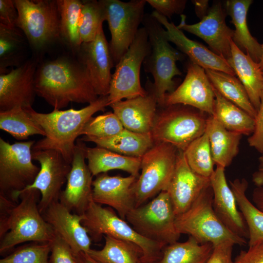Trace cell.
Here are the masks:
<instances>
[{
  "mask_svg": "<svg viewBox=\"0 0 263 263\" xmlns=\"http://www.w3.org/2000/svg\"><path fill=\"white\" fill-rule=\"evenodd\" d=\"M262 47V55L260 62L259 63V66L261 70L263 72V44H261Z\"/></svg>",
  "mask_w": 263,
  "mask_h": 263,
  "instance_id": "db71d44e",
  "label": "cell"
},
{
  "mask_svg": "<svg viewBox=\"0 0 263 263\" xmlns=\"http://www.w3.org/2000/svg\"><path fill=\"white\" fill-rule=\"evenodd\" d=\"M155 11L167 18L174 14H181L184 10L187 1L185 0H146Z\"/></svg>",
  "mask_w": 263,
  "mask_h": 263,
  "instance_id": "ee69618b",
  "label": "cell"
},
{
  "mask_svg": "<svg viewBox=\"0 0 263 263\" xmlns=\"http://www.w3.org/2000/svg\"><path fill=\"white\" fill-rule=\"evenodd\" d=\"M210 186V178L194 172L188 166L184 152L178 150L175 169L166 190L175 215L187 210L201 193Z\"/></svg>",
  "mask_w": 263,
  "mask_h": 263,
  "instance_id": "ffe728a7",
  "label": "cell"
},
{
  "mask_svg": "<svg viewBox=\"0 0 263 263\" xmlns=\"http://www.w3.org/2000/svg\"><path fill=\"white\" fill-rule=\"evenodd\" d=\"M227 62L244 86L253 106L258 111L263 91V75L258 63L231 41V57Z\"/></svg>",
  "mask_w": 263,
  "mask_h": 263,
  "instance_id": "484cf974",
  "label": "cell"
},
{
  "mask_svg": "<svg viewBox=\"0 0 263 263\" xmlns=\"http://www.w3.org/2000/svg\"><path fill=\"white\" fill-rule=\"evenodd\" d=\"M82 215L81 224L92 241L99 242L103 236H110L138 246L143 252L141 263H155L160 259L165 246L140 235L112 208L92 200Z\"/></svg>",
  "mask_w": 263,
  "mask_h": 263,
  "instance_id": "5b68a950",
  "label": "cell"
},
{
  "mask_svg": "<svg viewBox=\"0 0 263 263\" xmlns=\"http://www.w3.org/2000/svg\"><path fill=\"white\" fill-rule=\"evenodd\" d=\"M36 61L30 59L0 75V111L32 107L35 95Z\"/></svg>",
  "mask_w": 263,
  "mask_h": 263,
  "instance_id": "d6986e66",
  "label": "cell"
},
{
  "mask_svg": "<svg viewBox=\"0 0 263 263\" xmlns=\"http://www.w3.org/2000/svg\"><path fill=\"white\" fill-rule=\"evenodd\" d=\"M35 143L11 144L0 138V195L15 203L17 194L34 183L40 170L32 162Z\"/></svg>",
  "mask_w": 263,
  "mask_h": 263,
  "instance_id": "30bf717a",
  "label": "cell"
},
{
  "mask_svg": "<svg viewBox=\"0 0 263 263\" xmlns=\"http://www.w3.org/2000/svg\"><path fill=\"white\" fill-rule=\"evenodd\" d=\"M213 249L212 244H200L189 236L185 242L177 241L165 246L160 259L155 263H205Z\"/></svg>",
  "mask_w": 263,
  "mask_h": 263,
  "instance_id": "d6a6232c",
  "label": "cell"
},
{
  "mask_svg": "<svg viewBox=\"0 0 263 263\" xmlns=\"http://www.w3.org/2000/svg\"><path fill=\"white\" fill-rule=\"evenodd\" d=\"M234 194L249 233V247L263 242V211L255 206L246 195L248 182L246 179H236L230 181Z\"/></svg>",
  "mask_w": 263,
  "mask_h": 263,
  "instance_id": "4dcf8cb0",
  "label": "cell"
},
{
  "mask_svg": "<svg viewBox=\"0 0 263 263\" xmlns=\"http://www.w3.org/2000/svg\"><path fill=\"white\" fill-rule=\"evenodd\" d=\"M79 62L83 66L98 96L108 95L114 64L103 29L100 26L95 38L82 43Z\"/></svg>",
  "mask_w": 263,
  "mask_h": 263,
  "instance_id": "ac0fdd59",
  "label": "cell"
},
{
  "mask_svg": "<svg viewBox=\"0 0 263 263\" xmlns=\"http://www.w3.org/2000/svg\"><path fill=\"white\" fill-rule=\"evenodd\" d=\"M109 106L108 95L100 96L94 101L80 109H54L49 113L36 112L32 107L23 108L43 130L44 137L36 142L32 150H54L72 163L77 138L86 122L95 113L104 111Z\"/></svg>",
  "mask_w": 263,
  "mask_h": 263,
  "instance_id": "7a4b0ae2",
  "label": "cell"
},
{
  "mask_svg": "<svg viewBox=\"0 0 263 263\" xmlns=\"http://www.w3.org/2000/svg\"><path fill=\"white\" fill-rule=\"evenodd\" d=\"M226 13L221 3L215 2L199 22L187 24L186 16L182 14L181 22L177 26L201 38L208 45L211 51L227 61L231 57V41L234 30L226 24Z\"/></svg>",
  "mask_w": 263,
  "mask_h": 263,
  "instance_id": "2e32d148",
  "label": "cell"
},
{
  "mask_svg": "<svg viewBox=\"0 0 263 263\" xmlns=\"http://www.w3.org/2000/svg\"><path fill=\"white\" fill-rule=\"evenodd\" d=\"M194 4L195 11L197 17L201 20L208 13L209 8L208 0H192Z\"/></svg>",
  "mask_w": 263,
  "mask_h": 263,
  "instance_id": "681fc988",
  "label": "cell"
},
{
  "mask_svg": "<svg viewBox=\"0 0 263 263\" xmlns=\"http://www.w3.org/2000/svg\"><path fill=\"white\" fill-rule=\"evenodd\" d=\"M175 218L171 200L165 190L150 202L133 208L128 213L126 220L140 235L165 246L180 238Z\"/></svg>",
  "mask_w": 263,
  "mask_h": 263,
  "instance_id": "ba28073f",
  "label": "cell"
},
{
  "mask_svg": "<svg viewBox=\"0 0 263 263\" xmlns=\"http://www.w3.org/2000/svg\"><path fill=\"white\" fill-rule=\"evenodd\" d=\"M253 197L257 207L263 211V188L258 187L255 189Z\"/></svg>",
  "mask_w": 263,
  "mask_h": 263,
  "instance_id": "f907efd6",
  "label": "cell"
},
{
  "mask_svg": "<svg viewBox=\"0 0 263 263\" xmlns=\"http://www.w3.org/2000/svg\"><path fill=\"white\" fill-rule=\"evenodd\" d=\"M145 96L121 100L109 105L123 127L140 133H150L158 105L153 83L148 79Z\"/></svg>",
  "mask_w": 263,
  "mask_h": 263,
  "instance_id": "7402d4cb",
  "label": "cell"
},
{
  "mask_svg": "<svg viewBox=\"0 0 263 263\" xmlns=\"http://www.w3.org/2000/svg\"><path fill=\"white\" fill-rule=\"evenodd\" d=\"M39 191L31 188L17 194L18 202L12 209L7 224V233L0 239L1 254L26 242L51 243L56 234L45 220L38 207Z\"/></svg>",
  "mask_w": 263,
  "mask_h": 263,
  "instance_id": "3957f363",
  "label": "cell"
},
{
  "mask_svg": "<svg viewBox=\"0 0 263 263\" xmlns=\"http://www.w3.org/2000/svg\"><path fill=\"white\" fill-rule=\"evenodd\" d=\"M253 3L252 0H227L225 2L226 13L234 24L233 41L243 52L259 63L262 55V47L251 34L247 24V14Z\"/></svg>",
  "mask_w": 263,
  "mask_h": 263,
  "instance_id": "4316f807",
  "label": "cell"
},
{
  "mask_svg": "<svg viewBox=\"0 0 263 263\" xmlns=\"http://www.w3.org/2000/svg\"><path fill=\"white\" fill-rule=\"evenodd\" d=\"M49 263H77L70 246L56 235L50 243Z\"/></svg>",
  "mask_w": 263,
  "mask_h": 263,
  "instance_id": "7bdbcfd3",
  "label": "cell"
},
{
  "mask_svg": "<svg viewBox=\"0 0 263 263\" xmlns=\"http://www.w3.org/2000/svg\"><path fill=\"white\" fill-rule=\"evenodd\" d=\"M137 179L131 175L122 177L100 173L93 182V200L112 208L125 220L128 213L135 207L133 185Z\"/></svg>",
  "mask_w": 263,
  "mask_h": 263,
  "instance_id": "44dd1931",
  "label": "cell"
},
{
  "mask_svg": "<svg viewBox=\"0 0 263 263\" xmlns=\"http://www.w3.org/2000/svg\"><path fill=\"white\" fill-rule=\"evenodd\" d=\"M234 263H263V242L241 251Z\"/></svg>",
  "mask_w": 263,
  "mask_h": 263,
  "instance_id": "c3c4849f",
  "label": "cell"
},
{
  "mask_svg": "<svg viewBox=\"0 0 263 263\" xmlns=\"http://www.w3.org/2000/svg\"><path fill=\"white\" fill-rule=\"evenodd\" d=\"M252 180L258 187L263 188V166L259 167L258 170L253 174Z\"/></svg>",
  "mask_w": 263,
  "mask_h": 263,
  "instance_id": "f5cc1de1",
  "label": "cell"
},
{
  "mask_svg": "<svg viewBox=\"0 0 263 263\" xmlns=\"http://www.w3.org/2000/svg\"><path fill=\"white\" fill-rule=\"evenodd\" d=\"M32 157L40 164V170L34 183L22 191L34 188L39 191L41 198L38 207L42 214L51 205L59 201L72 166L54 150H32ZM16 197L19 201L17 195Z\"/></svg>",
  "mask_w": 263,
  "mask_h": 263,
  "instance_id": "5bb4252c",
  "label": "cell"
},
{
  "mask_svg": "<svg viewBox=\"0 0 263 263\" xmlns=\"http://www.w3.org/2000/svg\"><path fill=\"white\" fill-rule=\"evenodd\" d=\"M60 16V36L73 50L78 51L82 44L79 22L83 1L56 0Z\"/></svg>",
  "mask_w": 263,
  "mask_h": 263,
  "instance_id": "74e56055",
  "label": "cell"
},
{
  "mask_svg": "<svg viewBox=\"0 0 263 263\" xmlns=\"http://www.w3.org/2000/svg\"><path fill=\"white\" fill-rule=\"evenodd\" d=\"M215 101L213 114L225 129L242 135H251L254 129V118L224 97L214 87Z\"/></svg>",
  "mask_w": 263,
  "mask_h": 263,
  "instance_id": "1f68e13d",
  "label": "cell"
},
{
  "mask_svg": "<svg viewBox=\"0 0 263 263\" xmlns=\"http://www.w3.org/2000/svg\"><path fill=\"white\" fill-rule=\"evenodd\" d=\"M74 256L77 263H100L84 252H80Z\"/></svg>",
  "mask_w": 263,
  "mask_h": 263,
  "instance_id": "816d5d0a",
  "label": "cell"
},
{
  "mask_svg": "<svg viewBox=\"0 0 263 263\" xmlns=\"http://www.w3.org/2000/svg\"><path fill=\"white\" fill-rule=\"evenodd\" d=\"M190 169L197 174L210 178L214 172L208 134L206 131L183 151Z\"/></svg>",
  "mask_w": 263,
  "mask_h": 263,
  "instance_id": "f35d334b",
  "label": "cell"
},
{
  "mask_svg": "<svg viewBox=\"0 0 263 263\" xmlns=\"http://www.w3.org/2000/svg\"><path fill=\"white\" fill-rule=\"evenodd\" d=\"M86 145L77 140L71 169L59 201L73 213L82 215L93 200V175L85 162Z\"/></svg>",
  "mask_w": 263,
  "mask_h": 263,
  "instance_id": "e0dca14e",
  "label": "cell"
},
{
  "mask_svg": "<svg viewBox=\"0 0 263 263\" xmlns=\"http://www.w3.org/2000/svg\"><path fill=\"white\" fill-rule=\"evenodd\" d=\"M0 129L18 140L36 134L45 136L43 130L21 107L0 111Z\"/></svg>",
  "mask_w": 263,
  "mask_h": 263,
  "instance_id": "8d00e7d4",
  "label": "cell"
},
{
  "mask_svg": "<svg viewBox=\"0 0 263 263\" xmlns=\"http://www.w3.org/2000/svg\"><path fill=\"white\" fill-rule=\"evenodd\" d=\"M254 129L248 139L249 145L263 153V91L260 97V105L254 118Z\"/></svg>",
  "mask_w": 263,
  "mask_h": 263,
  "instance_id": "f6af8a7d",
  "label": "cell"
},
{
  "mask_svg": "<svg viewBox=\"0 0 263 263\" xmlns=\"http://www.w3.org/2000/svg\"><path fill=\"white\" fill-rule=\"evenodd\" d=\"M16 27L35 49H41L60 38V16L56 0H15Z\"/></svg>",
  "mask_w": 263,
  "mask_h": 263,
  "instance_id": "7c38bea8",
  "label": "cell"
},
{
  "mask_svg": "<svg viewBox=\"0 0 263 263\" xmlns=\"http://www.w3.org/2000/svg\"><path fill=\"white\" fill-rule=\"evenodd\" d=\"M205 71L213 87L224 97L255 118L257 111L238 78L221 71L210 69H205Z\"/></svg>",
  "mask_w": 263,
  "mask_h": 263,
  "instance_id": "836d02e7",
  "label": "cell"
},
{
  "mask_svg": "<svg viewBox=\"0 0 263 263\" xmlns=\"http://www.w3.org/2000/svg\"><path fill=\"white\" fill-rule=\"evenodd\" d=\"M260 167L263 166V153L259 158Z\"/></svg>",
  "mask_w": 263,
  "mask_h": 263,
  "instance_id": "11a10c76",
  "label": "cell"
},
{
  "mask_svg": "<svg viewBox=\"0 0 263 263\" xmlns=\"http://www.w3.org/2000/svg\"><path fill=\"white\" fill-rule=\"evenodd\" d=\"M142 23L147 31L150 47L143 63L144 69L153 78L158 105L164 107L166 95L175 89L173 78L182 75L176 62L182 59V54L170 45L165 35V29L151 14H145Z\"/></svg>",
  "mask_w": 263,
  "mask_h": 263,
  "instance_id": "277c9868",
  "label": "cell"
},
{
  "mask_svg": "<svg viewBox=\"0 0 263 263\" xmlns=\"http://www.w3.org/2000/svg\"><path fill=\"white\" fill-rule=\"evenodd\" d=\"M23 32L17 27H9L0 23V72L8 73V67H19L25 50Z\"/></svg>",
  "mask_w": 263,
  "mask_h": 263,
  "instance_id": "d590c367",
  "label": "cell"
},
{
  "mask_svg": "<svg viewBox=\"0 0 263 263\" xmlns=\"http://www.w3.org/2000/svg\"><path fill=\"white\" fill-rule=\"evenodd\" d=\"M178 152V150L169 144L158 143H154L142 157L141 173L133 185L135 207L167 190Z\"/></svg>",
  "mask_w": 263,
  "mask_h": 263,
  "instance_id": "9c48e42d",
  "label": "cell"
},
{
  "mask_svg": "<svg viewBox=\"0 0 263 263\" xmlns=\"http://www.w3.org/2000/svg\"><path fill=\"white\" fill-rule=\"evenodd\" d=\"M107 21L111 39L109 47L114 65L127 51L134 39L144 17L146 0L128 2L99 0Z\"/></svg>",
  "mask_w": 263,
  "mask_h": 263,
  "instance_id": "4fadbf2b",
  "label": "cell"
},
{
  "mask_svg": "<svg viewBox=\"0 0 263 263\" xmlns=\"http://www.w3.org/2000/svg\"><path fill=\"white\" fill-rule=\"evenodd\" d=\"M42 215L56 234L70 246L74 255L87 253L91 249L92 241L81 224L83 215L72 213L59 201L51 205Z\"/></svg>",
  "mask_w": 263,
  "mask_h": 263,
  "instance_id": "cb8c5ba5",
  "label": "cell"
},
{
  "mask_svg": "<svg viewBox=\"0 0 263 263\" xmlns=\"http://www.w3.org/2000/svg\"><path fill=\"white\" fill-rule=\"evenodd\" d=\"M50 243L25 246L0 260V263H49Z\"/></svg>",
  "mask_w": 263,
  "mask_h": 263,
  "instance_id": "b9f144b4",
  "label": "cell"
},
{
  "mask_svg": "<svg viewBox=\"0 0 263 263\" xmlns=\"http://www.w3.org/2000/svg\"><path fill=\"white\" fill-rule=\"evenodd\" d=\"M165 27V35L169 42L186 54L189 60L205 69L221 71L232 75L235 73L227 61L205 46L188 38L173 22L155 11L151 14Z\"/></svg>",
  "mask_w": 263,
  "mask_h": 263,
  "instance_id": "603a6c76",
  "label": "cell"
},
{
  "mask_svg": "<svg viewBox=\"0 0 263 263\" xmlns=\"http://www.w3.org/2000/svg\"><path fill=\"white\" fill-rule=\"evenodd\" d=\"M186 68L187 74L183 81L166 95L164 107L183 105L212 115L215 94L205 70L190 60Z\"/></svg>",
  "mask_w": 263,
  "mask_h": 263,
  "instance_id": "9a60e30c",
  "label": "cell"
},
{
  "mask_svg": "<svg viewBox=\"0 0 263 263\" xmlns=\"http://www.w3.org/2000/svg\"><path fill=\"white\" fill-rule=\"evenodd\" d=\"M88 166L93 175L97 176L113 169H120L137 178L139 175L141 158L124 156L97 146L85 148Z\"/></svg>",
  "mask_w": 263,
  "mask_h": 263,
  "instance_id": "f1b7e54d",
  "label": "cell"
},
{
  "mask_svg": "<svg viewBox=\"0 0 263 263\" xmlns=\"http://www.w3.org/2000/svg\"><path fill=\"white\" fill-rule=\"evenodd\" d=\"M161 107L150 132L154 143H168L184 151L205 132L208 117L205 113L180 104Z\"/></svg>",
  "mask_w": 263,
  "mask_h": 263,
  "instance_id": "52a82bcc",
  "label": "cell"
},
{
  "mask_svg": "<svg viewBox=\"0 0 263 263\" xmlns=\"http://www.w3.org/2000/svg\"><path fill=\"white\" fill-rule=\"evenodd\" d=\"M18 13L15 0H0V23L16 27Z\"/></svg>",
  "mask_w": 263,
  "mask_h": 263,
  "instance_id": "7dc6e473",
  "label": "cell"
},
{
  "mask_svg": "<svg viewBox=\"0 0 263 263\" xmlns=\"http://www.w3.org/2000/svg\"><path fill=\"white\" fill-rule=\"evenodd\" d=\"M234 244L227 241L214 245L212 253L205 263H234L232 253Z\"/></svg>",
  "mask_w": 263,
  "mask_h": 263,
  "instance_id": "bcb514c9",
  "label": "cell"
},
{
  "mask_svg": "<svg viewBox=\"0 0 263 263\" xmlns=\"http://www.w3.org/2000/svg\"><path fill=\"white\" fill-rule=\"evenodd\" d=\"M150 50L147 31L144 27H141L127 51L115 65L108 95L109 106L123 99L147 94V90L141 86L140 74Z\"/></svg>",
  "mask_w": 263,
  "mask_h": 263,
  "instance_id": "8fae6325",
  "label": "cell"
},
{
  "mask_svg": "<svg viewBox=\"0 0 263 263\" xmlns=\"http://www.w3.org/2000/svg\"><path fill=\"white\" fill-rule=\"evenodd\" d=\"M100 250L91 249L87 254L100 263H141L143 252L134 243L104 235Z\"/></svg>",
  "mask_w": 263,
  "mask_h": 263,
  "instance_id": "e575fe53",
  "label": "cell"
},
{
  "mask_svg": "<svg viewBox=\"0 0 263 263\" xmlns=\"http://www.w3.org/2000/svg\"><path fill=\"white\" fill-rule=\"evenodd\" d=\"M175 226L180 234H188L199 243L213 245L225 241L244 245L247 242L231 232L221 221L213 207L211 186L204 189L184 213L176 216Z\"/></svg>",
  "mask_w": 263,
  "mask_h": 263,
  "instance_id": "8992f818",
  "label": "cell"
},
{
  "mask_svg": "<svg viewBox=\"0 0 263 263\" xmlns=\"http://www.w3.org/2000/svg\"><path fill=\"white\" fill-rule=\"evenodd\" d=\"M206 131L214 164L225 168L237 155L243 135L225 129L212 115L207 117Z\"/></svg>",
  "mask_w": 263,
  "mask_h": 263,
  "instance_id": "83f0119b",
  "label": "cell"
},
{
  "mask_svg": "<svg viewBox=\"0 0 263 263\" xmlns=\"http://www.w3.org/2000/svg\"><path fill=\"white\" fill-rule=\"evenodd\" d=\"M82 141L95 143L120 154L133 157L142 158L154 144L150 133H140L124 129L118 133L103 138L80 139Z\"/></svg>",
  "mask_w": 263,
  "mask_h": 263,
  "instance_id": "f546056e",
  "label": "cell"
},
{
  "mask_svg": "<svg viewBox=\"0 0 263 263\" xmlns=\"http://www.w3.org/2000/svg\"><path fill=\"white\" fill-rule=\"evenodd\" d=\"M104 21V12L99 0L83 1L79 22L82 43L93 40Z\"/></svg>",
  "mask_w": 263,
  "mask_h": 263,
  "instance_id": "ab89813d",
  "label": "cell"
},
{
  "mask_svg": "<svg viewBox=\"0 0 263 263\" xmlns=\"http://www.w3.org/2000/svg\"><path fill=\"white\" fill-rule=\"evenodd\" d=\"M35 84L37 94L54 109L60 110L70 102L90 104L99 97L83 66L65 57L41 65Z\"/></svg>",
  "mask_w": 263,
  "mask_h": 263,
  "instance_id": "6da1fadb",
  "label": "cell"
},
{
  "mask_svg": "<svg viewBox=\"0 0 263 263\" xmlns=\"http://www.w3.org/2000/svg\"></svg>",
  "mask_w": 263,
  "mask_h": 263,
  "instance_id": "9f6ffc18",
  "label": "cell"
},
{
  "mask_svg": "<svg viewBox=\"0 0 263 263\" xmlns=\"http://www.w3.org/2000/svg\"><path fill=\"white\" fill-rule=\"evenodd\" d=\"M225 168L217 166L210 177L213 191V207L221 221L233 233L248 239V228L238 209L234 194L226 181Z\"/></svg>",
  "mask_w": 263,
  "mask_h": 263,
  "instance_id": "d4e9b609",
  "label": "cell"
},
{
  "mask_svg": "<svg viewBox=\"0 0 263 263\" xmlns=\"http://www.w3.org/2000/svg\"><path fill=\"white\" fill-rule=\"evenodd\" d=\"M124 128L113 112H108L92 117L86 122L81 132L84 138H103L113 136Z\"/></svg>",
  "mask_w": 263,
  "mask_h": 263,
  "instance_id": "60d3db41",
  "label": "cell"
}]
</instances>
